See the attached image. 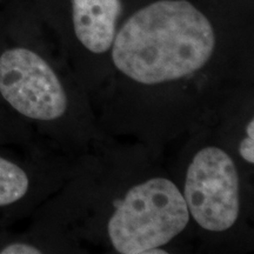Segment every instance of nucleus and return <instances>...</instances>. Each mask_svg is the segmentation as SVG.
I'll use <instances>...</instances> for the list:
<instances>
[{"label": "nucleus", "mask_w": 254, "mask_h": 254, "mask_svg": "<svg viewBox=\"0 0 254 254\" xmlns=\"http://www.w3.org/2000/svg\"><path fill=\"white\" fill-rule=\"evenodd\" d=\"M101 90L105 123L117 132L174 136L213 120L250 68L218 57L215 28L190 0H157L117 30Z\"/></svg>", "instance_id": "f257e3e1"}, {"label": "nucleus", "mask_w": 254, "mask_h": 254, "mask_svg": "<svg viewBox=\"0 0 254 254\" xmlns=\"http://www.w3.org/2000/svg\"><path fill=\"white\" fill-rule=\"evenodd\" d=\"M71 112L66 81L45 56L25 45L0 51V138L58 136Z\"/></svg>", "instance_id": "f03ea898"}, {"label": "nucleus", "mask_w": 254, "mask_h": 254, "mask_svg": "<svg viewBox=\"0 0 254 254\" xmlns=\"http://www.w3.org/2000/svg\"><path fill=\"white\" fill-rule=\"evenodd\" d=\"M111 202L104 231L119 254H166L164 246L184 233L190 221L182 190L164 176L133 183Z\"/></svg>", "instance_id": "7ed1b4c3"}, {"label": "nucleus", "mask_w": 254, "mask_h": 254, "mask_svg": "<svg viewBox=\"0 0 254 254\" xmlns=\"http://www.w3.org/2000/svg\"><path fill=\"white\" fill-rule=\"evenodd\" d=\"M240 184L228 152L217 145L200 147L187 165L182 190L190 219L209 233L232 230L240 218Z\"/></svg>", "instance_id": "20e7f679"}, {"label": "nucleus", "mask_w": 254, "mask_h": 254, "mask_svg": "<svg viewBox=\"0 0 254 254\" xmlns=\"http://www.w3.org/2000/svg\"><path fill=\"white\" fill-rule=\"evenodd\" d=\"M39 155L18 158L0 151V230L31 212L51 189V176Z\"/></svg>", "instance_id": "39448f33"}, {"label": "nucleus", "mask_w": 254, "mask_h": 254, "mask_svg": "<svg viewBox=\"0 0 254 254\" xmlns=\"http://www.w3.org/2000/svg\"><path fill=\"white\" fill-rule=\"evenodd\" d=\"M122 0H72V24L78 43L86 52H110L118 30Z\"/></svg>", "instance_id": "423d86ee"}, {"label": "nucleus", "mask_w": 254, "mask_h": 254, "mask_svg": "<svg viewBox=\"0 0 254 254\" xmlns=\"http://www.w3.org/2000/svg\"><path fill=\"white\" fill-rule=\"evenodd\" d=\"M240 158L246 164H254V119L252 118L247 123L245 136L241 139L238 146Z\"/></svg>", "instance_id": "0eeeda50"}]
</instances>
